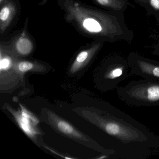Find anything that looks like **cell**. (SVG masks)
I'll use <instances>...</instances> for the list:
<instances>
[{"mask_svg": "<svg viewBox=\"0 0 159 159\" xmlns=\"http://www.w3.org/2000/svg\"><path fill=\"white\" fill-rule=\"evenodd\" d=\"M63 5L67 21L98 42L134 40V32L127 26L123 12L87 8L74 0H64Z\"/></svg>", "mask_w": 159, "mask_h": 159, "instance_id": "6da1fadb", "label": "cell"}, {"mask_svg": "<svg viewBox=\"0 0 159 159\" xmlns=\"http://www.w3.org/2000/svg\"><path fill=\"white\" fill-rule=\"evenodd\" d=\"M119 98L135 107L159 106V81L144 79L117 88Z\"/></svg>", "mask_w": 159, "mask_h": 159, "instance_id": "7a4b0ae2", "label": "cell"}, {"mask_svg": "<svg viewBox=\"0 0 159 159\" xmlns=\"http://www.w3.org/2000/svg\"><path fill=\"white\" fill-rule=\"evenodd\" d=\"M127 58L116 55L108 58L103 65L101 79L106 91L117 89L118 84L131 76Z\"/></svg>", "mask_w": 159, "mask_h": 159, "instance_id": "3957f363", "label": "cell"}, {"mask_svg": "<svg viewBox=\"0 0 159 159\" xmlns=\"http://www.w3.org/2000/svg\"><path fill=\"white\" fill-rule=\"evenodd\" d=\"M132 75L159 81V61L132 52L127 57Z\"/></svg>", "mask_w": 159, "mask_h": 159, "instance_id": "277c9868", "label": "cell"}, {"mask_svg": "<svg viewBox=\"0 0 159 159\" xmlns=\"http://www.w3.org/2000/svg\"><path fill=\"white\" fill-rule=\"evenodd\" d=\"M103 42H98L93 44L87 50L81 52L77 56L70 69L71 73H75L89 62L95 55L99 51L103 45Z\"/></svg>", "mask_w": 159, "mask_h": 159, "instance_id": "5b68a950", "label": "cell"}, {"mask_svg": "<svg viewBox=\"0 0 159 159\" xmlns=\"http://www.w3.org/2000/svg\"><path fill=\"white\" fill-rule=\"evenodd\" d=\"M49 114L50 121H52L53 124L59 131L74 138L81 139H84L83 135L76 130L71 125L66 121L59 119L54 113L51 112L49 113Z\"/></svg>", "mask_w": 159, "mask_h": 159, "instance_id": "8992f818", "label": "cell"}, {"mask_svg": "<svg viewBox=\"0 0 159 159\" xmlns=\"http://www.w3.org/2000/svg\"><path fill=\"white\" fill-rule=\"evenodd\" d=\"M16 8L12 2H8L3 5L0 11V30L4 33L15 15Z\"/></svg>", "mask_w": 159, "mask_h": 159, "instance_id": "52a82bcc", "label": "cell"}, {"mask_svg": "<svg viewBox=\"0 0 159 159\" xmlns=\"http://www.w3.org/2000/svg\"><path fill=\"white\" fill-rule=\"evenodd\" d=\"M9 110L14 116L21 129L27 135L32 137L36 134H38V131L35 129L33 125V124L35 125H35L33 123H31V121H33L31 119L23 116L22 113H21L20 111L16 112L11 108L9 109Z\"/></svg>", "mask_w": 159, "mask_h": 159, "instance_id": "ba28073f", "label": "cell"}, {"mask_svg": "<svg viewBox=\"0 0 159 159\" xmlns=\"http://www.w3.org/2000/svg\"><path fill=\"white\" fill-rule=\"evenodd\" d=\"M98 5L107 10L125 12L131 3L128 0H93Z\"/></svg>", "mask_w": 159, "mask_h": 159, "instance_id": "9c48e42d", "label": "cell"}, {"mask_svg": "<svg viewBox=\"0 0 159 159\" xmlns=\"http://www.w3.org/2000/svg\"><path fill=\"white\" fill-rule=\"evenodd\" d=\"M14 43L15 50L21 55L30 54L33 49V43L25 33L22 34L16 40Z\"/></svg>", "mask_w": 159, "mask_h": 159, "instance_id": "30bf717a", "label": "cell"}, {"mask_svg": "<svg viewBox=\"0 0 159 159\" xmlns=\"http://www.w3.org/2000/svg\"><path fill=\"white\" fill-rule=\"evenodd\" d=\"M148 5L145 10L148 16H152L159 24V0H147Z\"/></svg>", "mask_w": 159, "mask_h": 159, "instance_id": "8fae6325", "label": "cell"}, {"mask_svg": "<svg viewBox=\"0 0 159 159\" xmlns=\"http://www.w3.org/2000/svg\"><path fill=\"white\" fill-rule=\"evenodd\" d=\"M34 65L33 63L28 61H22L18 63V69L19 71L25 72L29 70H31L34 67Z\"/></svg>", "mask_w": 159, "mask_h": 159, "instance_id": "7c38bea8", "label": "cell"}, {"mask_svg": "<svg viewBox=\"0 0 159 159\" xmlns=\"http://www.w3.org/2000/svg\"><path fill=\"white\" fill-rule=\"evenodd\" d=\"M20 107H21L22 111H21V113H22V115L24 117H26V118H29L31 119L34 123L36 125L38 124L39 123V121L38 120V119L34 116V114H32L30 111H29L28 110L26 109L24 106H22L21 104H19Z\"/></svg>", "mask_w": 159, "mask_h": 159, "instance_id": "4fadbf2b", "label": "cell"}, {"mask_svg": "<svg viewBox=\"0 0 159 159\" xmlns=\"http://www.w3.org/2000/svg\"><path fill=\"white\" fill-rule=\"evenodd\" d=\"M11 59L8 56L1 57V70H7L11 66Z\"/></svg>", "mask_w": 159, "mask_h": 159, "instance_id": "5bb4252c", "label": "cell"}, {"mask_svg": "<svg viewBox=\"0 0 159 159\" xmlns=\"http://www.w3.org/2000/svg\"><path fill=\"white\" fill-rule=\"evenodd\" d=\"M152 53L159 57V40L152 46Z\"/></svg>", "mask_w": 159, "mask_h": 159, "instance_id": "9a60e30c", "label": "cell"}, {"mask_svg": "<svg viewBox=\"0 0 159 159\" xmlns=\"http://www.w3.org/2000/svg\"><path fill=\"white\" fill-rule=\"evenodd\" d=\"M135 2H136L139 5L144 8L145 10L147 8L148 5V1L147 0H134Z\"/></svg>", "mask_w": 159, "mask_h": 159, "instance_id": "2e32d148", "label": "cell"}, {"mask_svg": "<svg viewBox=\"0 0 159 159\" xmlns=\"http://www.w3.org/2000/svg\"><path fill=\"white\" fill-rule=\"evenodd\" d=\"M5 0H0V4H2V2H4Z\"/></svg>", "mask_w": 159, "mask_h": 159, "instance_id": "e0dca14e", "label": "cell"}, {"mask_svg": "<svg viewBox=\"0 0 159 159\" xmlns=\"http://www.w3.org/2000/svg\"></svg>", "mask_w": 159, "mask_h": 159, "instance_id": "ac0fdd59", "label": "cell"}]
</instances>
